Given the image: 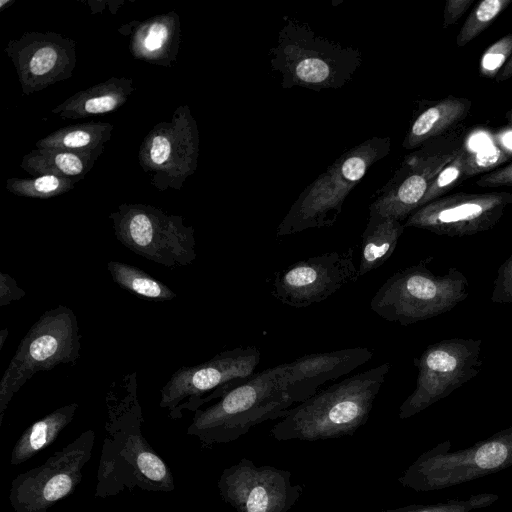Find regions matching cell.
Here are the masks:
<instances>
[{
	"label": "cell",
	"instance_id": "21",
	"mask_svg": "<svg viewBox=\"0 0 512 512\" xmlns=\"http://www.w3.org/2000/svg\"><path fill=\"white\" fill-rule=\"evenodd\" d=\"M134 91L131 78L111 77L71 95L51 112L61 119L72 120L113 112L123 106Z\"/></svg>",
	"mask_w": 512,
	"mask_h": 512
},
{
	"label": "cell",
	"instance_id": "37",
	"mask_svg": "<svg viewBox=\"0 0 512 512\" xmlns=\"http://www.w3.org/2000/svg\"><path fill=\"white\" fill-rule=\"evenodd\" d=\"M474 0H447L444 8L443 27L447 28L456 23Z\"/></svg>",
	"mask_w": 512,
	"mask_h": 512
},
{
	"label": "cell",
	"instance_id": "38",
	"mask_svg": "<svg viewBox=\"0 0 512 512\" xmlns=\"http://www.w3.org/2000/svg\"><path fill=\"white\" fill-rule=\"evenodd\" d=\"M512 77V55L507 61V63L504 65V67L501 69L499 74L496 76L495 81L496 82H504Z\"/></svg>",
	"mask_w": 512,
	"mask_h": 512
},
{
	"label": "cell",
	"instance_id": "29",
	"mask_svg": "<svg viewBox=\"0 0 512 512\" xmlns=\"http://www.w3.org/2000/svg\"><path fill=\"white\" fill-rule=\"evenodd\" d=\"M512 3V0H483L469 14L457 38L458 47L467 45L481 34Z\"/></svg>",
	"mask_w": 512,
	"mask_h": 512
},
{
	"label": "cell",
	"instance_id": "16",
	"mask_svg": "<svg viewBox=\"0 0 512 512\" xmlns=\"http://www.w3.org/2000/svg\"><path fill=\"white\" fill-rule=\"evenodd\" d=\"M291 477L288 470L257 466L243 457L222 471L217 488L237 512H288L303 493V486L293 484Z\"/></svg>",
	"mask_w": 512,
	"mask_h": 512
},
{
	"label": "cell",
	"instance_id": "10",
	"mask_svg": "<svg viewBox=\"0 0 512 512\" xmlns=\"http://www.w3.org/2000/svg\"><path fill=\"white\" fill-rule=\"evenodd\" d=\"M260 359L256 347H236L206 362L182 366L160 390L159 406L172 420H179L184 411L195 412L244 383L255 373Z\"/></svg>",
	"mask_w": 512,
	"mask_h": 512
},
{
	"label": "cell",
	"instance_id": "9",
	"mask_svg": "<svg viewBox=\"0 0 512 512\" xmlns=\"http://www.w3.org/2000/svg\"><path fill=\"white\" fill-rule=\"evenodd\" d=\"M117 240L135 254L169 269L196 259L194 228L183 217L147 204L123 203L110 213Z\"/></svg>",
	"mask_w": 512,
	"mask_h": 512
},
{
	"label": "cell",
	"instance_id": "13",
	"mask_svg": "<svg viewBox=\"0 0 512 512\" xmlns=\"http://www.w3.org/2000/svg\"><path fill=\"white\" fill-rule=\"evenodd\" d=\"M200 135L187 105L173 112L170 121L156 124L142 141L138 160L159 191L180 190L197 168Z\"/></svg>",
	"mask_w": 512,
	"mask_h": 512
},
{
	"label": "cell",
	"instance_id": "36",
	"mask_svg": "<svg viewBox=\"0 0 512 512\" xmlns=\"http://www.w3.org/2000/svg\"><path fill=\"white\" fill-rule=\"evenodd\" d=\"M476 184L480 187L512 186V163L493 170L480 177Z\"/></svg>",
	"mask_w": 512,
	"mask_h": 512
},
{
	"label": "cell",
	"instance_id": "11",
	"mask_svg": "<svg viewBox=\"0 0 512 512\" xmlns=\"http://www.w3.org/2000/svg\"><path fill=\"white\" fill-rule=\"evenodd\" d=\"M482 340L450 338L425 348L414 365L416 387L399 408V418L408 419L448 397L481 371Z\"/></svg>",
	"mask_w": 512,
	"mask_h": 512
},
{
	"label": "cell",
	"instance_id": "33",
	"mask_svg": "<svg viewBox=\"0 0 512 512\" xmlns=\"http://www.w3.org/2000/svg\"><path fill=\"white\" fill-rule=\"evenodd\" d=\"M511 158V154L499 146H491L467 153L464 177L475 176L496 168Z\"/></svg>",
	"mask_w": 512,
	"mask_h": 512
},
{
	"label": "cell",
	"instance_id": "18",
	"mask_svg": "<svg viewBox=\"0 0 512 512\" xmlns=\"http://www.w3.org/2000/svg\"><path fill=\"white\" fill-rule=\"evenodd\" d=\"M11 59L23 95L68 80L76 66V43L56 32H26L4 49Z\"/></svg>",
	"mask_w": 512,
	"mask_h": 512
},
{
	"label": "cell",
	"instance_id": "27",
	"mask_svg": "<svg viewBox=\"0 0 512 512\" xmlns=\"http://www.w3.org/2000/svg\"><path fill=\"white\" fill-rule=\"evenodd\" d=\"M107 269L118 286L143 299L164 302L176 297L175 292L167 285L138 267L111 260Z\"/></svg>",
	"mask_w": 512,
	"mask_h": 512
},
{
	"label": "cell",
	"instance_id": "7",
	"mask_svg": "<svg viewBox=\"0 0 512 512\" xmlns=\"http://www.w3.org/2000/svg\"><path fill=\"white\" fill-rule=\"evenodd\" d=\"M444 440L422 453L398 478L405 488L430 492L451 488L512 466V425L474 445L452 451Z\"/></svg>",
	"mask_w": 512,
	"mask_h": 512
},
{
	"label": "cell",
	"instance_id": "6",
	"mask_svg": "<svg viewBox=\"0 0 512 512\" xmlns=\"http://www.w3.org/2000/svg\"><path fill=\"white\" fill-rule=\"evenodd\" d=\"M433 258L392 274L378 289L370 308L383 319L408 326L451 311L469 295V282L457 268L435 275L427 265Z\"/></svg>",
	"mask_w": 512,
	"mask_h": 512
},
{
	"label": "cell",
	"instance_id": "28",
	"mask_svg": "<svg viewBox=\"0 0 512 512\" xmlns=\"http://www.w3.org/2000/svg\"><path fill=\"white\" fill-rule=\"evenodd\" d=\"M77 182L54 175H40L32 178H10L6 181V188L17 196L47 199L70 191Z\"/></svg>",
	"mask_w": 512,
	"mask_h": 512
},
{
	"label": "cell",
	"instance_id": "15",
	"mask_svg": "<svg viewBox=\"0 0 512 512\" xmlns=\"http://www.w3.org/2000/svg\"><path fill=\"white\" fill-rule=\"evenodd\" d=\"M510 205V192L455 193L416 209L404 221V227L439 236H471L494 228Z\"/></svg>",
	"mask_w": 512,
	"mask_h": 512
},
{
	"label": "cell",
	"instance_id": "34",
	"mask_svg": "<svg viewBox=\"0 0 512 512\" xmlns=\"http://www.w3.org/2000/svg\"><path fill=\"white\" fill-rule=\"evenodd\" d=\"M490 299L495 304H512V254L497 270Z\"/></svg>",
	"mask_w": 512,
	"mask_h": 512
},
{
	"label": "cell",
	"instance_id": "35",
	"mask_svg": "<svg viewBox=\"0 0 512 512\" xmlns=\"http://www.w3.org/2000/svg\"><path fill=\"white\" fill-rule=\"evenodd\" d=\"M26 292L20 288L17 282L4 272L0 273V307L9 305L12 301H18Z\"/></svg>",
	"mask_w": 512,
	"mask_h": 512
},
{
	"label": "cell",
	"instance_id": "1",
	"mask_svg": "<svg viewBox=\"0 0 512 512\" xmlns=\"http://www.w3.org/2000/svg\"><path fill=\"white\" fill-rule=\"evenodd\" d=\"M105 406L107 418L95 497L108 498L135 489L173 491L175 484L170 467L142 433L144 417L136 371L111 382L105 394Z\"/></svg>",
	"mask_w": 512,
	"mask_h": 512
},
{
	"label": "cell",
	"instance_id": "19",
	"mask_svg": "<svg viewBox=\"0 0 512 512\" xmlns=\"http://www.w3.org/2000/svg\"><path fill=\"white\" fill-rule=\"evenodd\" d=\"M372 357L370 349L354 347L307 354L284 363L287 394L294 404L304 402L317 393L324 383L349 374Z\"/></svg>",
	"mask_w": 512,
	"mask_h": 512
},
{
	"label": "cell",
	"instance_id": "5",
	"mask_svg": "<svg viewBox=\"0 0 512 512\" xmlns=\"http://www.w3.org/2000/svg\"><path fill=\"white\" fill-rule=\"evenodd\" d=\"M390 147L389 137L374 136L343 153L300 193L278 225L276 237L333 226L346 197Z\"/></svg>",
	"mask_w": 512,
	"mask_h": 512
},
{
	"label": "cell",
	"instance_id": "20",
	"mask_svg": "<svg viewBox=\"0 0 512 512\" xmlns=\"http://www.w3.org/2000/svg\"><path fill=\"white\" fill-rule=\"evenodd\" d=\"M129 35V50L135 58L164 67H170L176 62L181 30L175 12L136 22L129 30Z\"/></svg>",
	"mask_w": 512,
	"mask_h": 512
},
{
	"label": "cell",
	"instance_id": "25",
	"mask_svg": "<svg viewBox=\"0 0 512 512\" xmlns=\"http://www.w3.org/2000/svg\"><path fill=\"white\" fill-rule=\"evenodd\" d=\"M78 407L75 402L61 406L25 429L13 446L10 464L21 465L48 448L72 422Z\"/></svg>",
	"mask_w": 512,
	"mask_h": 512
},
{
	"label": "cell",
	"instance_id": "3",
	"mask_svg": "<svg viewBox=\"0 0 512 512\" xmlns=\"http://www.w3.org/2000/svg\"><path fill=\"white\" fill-rule=\"evenodd\" d=\"M292 405L282 363L254 373L214 404L195 411L186 433L203 447L230 443L258 424L283 418Z\"/></svg>",
	"mask_w": 512,
	"mask_h": 512
},
{
	"label": "cell",
	"instance_id": "14",
	"mask_svg": "<svg viewBox=\"0 0 512 512\" xmlns=\"http://www.w3.org/2000/svg\"><path fill=\"white\" fill-rule=\"evenodd\" d=\"M458 138H437L407 155L391 179L377 191L369 211L404 221L419 208L430 184L463 147Z\"/></svg>",
	"mask_w": 512,
	"mask_h": 512
},
{
	"label": "cell",
	"instance_id": "32",
	"mask_svg": "<svg viewBox=\"0 0 512 512\" xmlns=\"http://www.w3.org/2000/svg\"><path fill=\"white\" fill-rule=\"evenodd\" d=\"M512 55V32L490 45L482 54L479 71L483 77L495 79Z\"/></svg>",
	"mask_w": 512,
	"mask_h": 512
},
{
	"label": "cell",
	"instance_id": "39",
	"mask_svg": "<svg viewBox=\"0 0 512 512\" xmlns=\"http://www.w3.org/2000/svg\"><path fill=\"white\" fill-rule=\"evenodd\" d=\"M8 334H9V332H8L7 328H3L0 331V350H2L4 342L6 341V338L8 337Z\"/></svg>",
	"mask_w": 512,
	"mask_h": 512
},
{
	"label": "cell",
	"instance_id": "31",
	"mask_svg": "<svg viewBox=\"0 0 512 512\" xmlns=\"http://www.w3.org/2000/svg\"><path fill=\"white\" fill-rule=\"evenodd\" d=\"M467 153L468 150L463 146L457 156L442 168L430 184L419 208L444 196V194L455 186L461 179L465 178L464 171Z\"/></svg>",
	"mask_w": 512,
	"mask_h": 512
},
{
	"label": "cell",
	"instance_id": "2",
	"mask_svg": "<svg viewBox=\"0 0 512 512\" xmlns=\"http://www.w3.org/2000/svg\"><path fill=\"white\" fill-rule=\"evenodd\" d=\"M391 368L383 363L357 373L288 409L270 430L278 441H318L353 435L369 417Z\"/></svg>",
	"mask_w": 512,
	"mask_h": 512
},
{
	"label": "cell",
	"instance_id": "26",
	"mask_svg": "<svg viewBox=\"0 0 512 512\" xmlns=\"http://www.w3.org/2000/svg\"><path fill=\"white\" fill-rule=\"evenodd\" d=\"M114 126L107 122H84L62 127L36 142V148L103 153Z\"/></svg>",
	"mask_w": 512,
	"mask_h": 512
},
{
	"label": "cell",
	"instance_id": "22",
	"mask_svg": "<svg viewBox=\"0 0 512 512\" xmlns=\"http://www.w3.org/2000/svg\"><path fill=\"white\" fill-rule=\"evenodd\" d=\"M472 102L464 97L448 96L421 110L411 121L403 147L416 149L439 138L468 115Z\"/></svg>",
	"mask_w": 512,
	"mask_h": 512
},
{
	"label": "cell",
	"instance_id": "24",
	"mask_svg": "<svg viewBox=\"0 0 512 512\" xmlns=\"http://www.w3.org/2000/svg\"><path fill=\"white\" fill-rule=\"evenodd\" d=\"M404 229L402 221L369 211L368 222L361 237L358 278L380 267L390 258Z\"/></svg>",
	"mask_w": 512,
	"mask_h": 512
},
{
	"label": "cell",
	"instance_id": "23",
	"mask_svg": "<svg viewBox=\"0 0 512 512\" xmlns=\"http://www.w3.org/2000/svg\"><path fill=\"white\" fill-rule=\"evenodd\" d=\"M102 153L36 148L22 158L20 168L32 177L54 175L76 181L83 179Z\"/></svg>",
	"mask_w": 512,
	"mask_h": 512
},
{
	"label": "cell",
	"instance_id": "30",
	"mask_svg": "<svg viewBox=\"0 0 512 512\" xmlns=\"http://www.w3.org/2000/svg\"><path fill=\"white\" fill-rule=\"evenodd\" d=\"M499 499L495 493H479L465 499H448L443 502L410 504L381 512H473L493 505Z\"/></svg>",
	"mask_w": 512,
	"mask_h": 512
},
{
	"label": "cell",
	"instance_id": "4",
	"mask_svg": "<svg viewBox=\"0 0 512 512\" xmlns=\"http://www.w3.org/2000/svg\"><path fill=\"white\" fill-rule=\"evenodd\" d=\"M286 21L270 50L283 88L338 89L352 79L362 62L358 49L321 37L306 24Z\"/></svg>",
	"mask_w": 512,
	"mask_h": 512
},
{
	"label": "cell",
	"instance_id": "8",
	"mask_svg": "<svg viewBox=\"0 0 512 512\" xmlns=\"http://www.w3.org/2000/svg\"><path fill=\"white\" fill-rule=\"evenodd\" d=\"M81 334L72 309L58 305L47 310L21 340L0 381V426L13 396L37 372L80 358Z\"/></svg>",
	"mask_w": 512,
	"mask_h": 512
},
{
	"label": "cell",
	"instance_id": "17",
	"mask_svg": "<svg viewBox=\"0 0 512 512\" xmlns=\"http://www.w3.org/2000/svg\"><path fill=\"white\" fill-rule=\"evenodd\" d=\"M358 279L353 249L299 260L275 273L272 295L293 308L321 302Z\"/></svg>",
	"mask_w": 512,
	"mask_h": 512
},
{
	"label": "cell",
	"instance_id": "12",
	"mask_svg": "<svg viewBox=\"0 0 512 512\" xmlns=\"http://www.w3.org/2000/svg\"><path fill=\"white\" fill-rule=\"evenodd\" d=\"M96 434L82 432L55 451L44 463L18 474L8 495L14 512H47L71 496L83 477V468L92 457Z\"/></svg>",
	"mask_w": 512,
	"mask_h": 512
},
{
	"label": "cell",
	"instance_id": "40",
	"mask_svg": "<svg viewBox=\"0 0 512 512\" xmlns=\"http://www.w3.org/2000/svg\"><path fill=\"white\" fill-rule=\"evenodd\" d=\"M505 118L509 124V126L512 127V109L508 110L505 114Z\"/></svg>",
	"mask_w": 512,
	"mask_h": 512
}]
</instances>
